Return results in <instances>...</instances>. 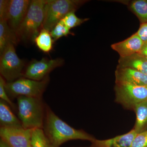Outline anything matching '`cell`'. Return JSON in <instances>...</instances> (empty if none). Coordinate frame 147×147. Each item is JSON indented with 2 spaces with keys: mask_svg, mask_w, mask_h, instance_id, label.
<instances>
[{
  "mask_svg": "<svg viewBox=\"0 0 147 147\" xmlns=\"http://www.w3.org/2000/svg\"><path fill=\"white\" fill-rule=\"evenodd\" d=\"M18 42L16 34L8 26L7 21L0 19V55L9 43L15 45Z\"/></svg>",
  "mask_w": 147,
  "mask_h": 147,
  "instance_id": "obj_16",
  "label": "cell"
},
{
  "mask_svg": "<svg viewBox=\"0 0 147 147\" xmlns=\"http://www.w3.org/2000/svg\"><path fill=\"white\" fill-rule=\"evenodd\" d=\"M70 30L61 20L52 29L50 33L53 41H55L62 37L67 36L69 35H74Z\"/></svg>",
  "mask_w": 147,
  "mask_h": 147,
  "instance_id": "obj_21",
  "label": "cell"
},
{
  "mask_svg": "<svg viewBox=\"0 0 147 147\" xmlns=\"http://www.w3.org/2000/svg\"><path fill=\"white\" fill-rule=\"evenodd\" d=\"M0 147H9L8 145L7 144H6L3 141L2 139H1L0 141Z\"/></svg>",
  "mask_w": 147,
  "mask_h": 147,
  "instance_id": "obj_28",
  "label": "cell"
},
{
  "mask_svg": "<svg viewBox=\"0 0 147 147\" xmlns=\"http://www.w3.org/2000/svg\"><path fill=\"white\" fill-rule=\"evenodd\" d=\"M33 129L21 127H1V139L9 147H31Z\"/></svg>",
  "mask_w": 147,
  "mask_h": 147,
  "instance_id": "obj_9",
  "label": "cell"
},
{
  "mask_svg": "<svg viewBox=\"0 0 147 147\" xmlns=\"http://www.w3.org/2000/svg\"><path fill=\"white\" fill-rule=\"evenodd\" d=\"M14 45L9 43L0 55V73L7 82L23 77L25 67V61L18 57Z\"/></svg>",
  "mask_w": 147,
  "mask_h": 147,
  "instance_id": "obj_6",
  "label": "cell"
},
{
  "mask_svg": "<svg viewBox=\"0 0 147 147\" xmlns=\"http://www.w3.org/2000/svg\"><path fill=\"white\" fill-rule=\"evenodd\" d=\"M139 53L143 55L147 59V42L144 43L142 50Z\"/></svg>",
  "mask_w": 147,
  "mask_h": 147,
  "instance_id": "obj_27",
  "label": "cell"
},
{
  "mask_svg": "<svg viewBox=\"0 0 147 147\" xmlns=\"http://www.w3.org/2000/svg\"><path fill=\"white\" fill-rule=\"evenodd\" d=\"M53 41L50 32L42 28L35 39L34 42L41 51L49 53L53 49Z\"/></svg>",
  "mask_w": 147,
  "mask_h": 147,
  "instance_id": "obj_18",
  "label": "cell"
},
{
  "mask_svg": "<svg viewBox=\"0 0 147 147\" xmlns=\"http://www.w3.org/2000/svg\"><path fill=\"white\" fill-rule=\"evenodd\" d=\"M45 119L44 132L55 147H59L70 140L79 139L92 142L95 139L86 132L68 125L50 108H47Z\"/></svg>",
  "mask_w": 147,
  "mask_h": 147,
  "instance_id": "obj_1",
  "label": "cell"
},
{
  "mask_svg": "<svg viewBox=\"0 0 147 147\" xmlns=\"http://www.w3.org/2000/svg\"><path fill=\"white\" fill-rule=\"evenodd\" d=\"M8 104L0 100L1 127L23 126L19 119L12 113Z\"/></svg>",
  "mask_w": 147,
  "mask_h": 147,
  "instance_id": "obj_15",
  "label": "cell"
},
{
  "mask_svg": "<svg viewBox=\"0 0 147 147\" xmlns=\"http://www.w3.org/2000/svg\"><path fill=\"white\" fill-rule=\"evenodd\" d=\"M130 147H147V129L137 134Z\"/></svg>",
  "mask_w": 147,
  "mask_h": 147,
  "instance_id": "obj_23",
  "label": "cell"
},
{
  "mask_svg": "<svg viewBox=\"0 0 147 147\" xmlns=\"http://www.w3.org/2000/svg\"><path fill=\"white\" fill-rule=\"evenodd\" d=\"M133 108L136 115L134 129L140 133L147 129V100L136 104Z\"/></svg>",
  "mask_w": 147,
  "mask_h": 147,
  "instance_id": "obj_17",
  "label": "cell"
},
{
  "mask_svg": "<svg viewBox=\"0 0 147 147\" xmlns=\"http://www.w3.org/2000/svg\"><path fill=\"white\" fill-rule=\"evenodd\" d=\"M18 117L24 128H42L44 107L41 98L20 96L17 97Z\"/></svg>",
  "mask_w": 147,
  "mask_h": 147,
  "instance_id": "obj_3",
  "label": "cell"
},
{
  "mask_svg": "<svg viewBox=\"0 0 147 147\" xmlns=\"http://www.w3.org/2000/svg\"><path fill=\"white\" fill-rule=\"evenodd\" d=\"M136 34L144 43L147 42V23L141 24Z\"/></svg>",
  "mask_w": 147,
  "mask_h": 147,
  "instance_id": "obj_26",
  "label": "cell"
},
{
  "mask_svg": "<svg viewBox=\"0 0 147 147\" xmlns=\"http://www.w3.org/2000/svg\"><path fill=\"white\" fill-rule=\"evenodd\" d=\"M10 0L0 1V19L6 21Z\"/></svg>",
  "mask_w": 147,
  "mask_h": 147,
  "instance_id": "obj_25",
  "label": "cell"
},
{
  "mask_svg": "<svg viewBox=\"0 0 147 147\" xmlns=\"http://www.w3.org/2000/svg\"><path fill=\"white\" fill-rule=\"evenodd\" d=\"M31 1L29 0H10L6 21L15 33L26 15Z\"/></svg>",
  "mask_w": 147,
  "mask_h": 147,
  "instance_id": "obj_10",
  "label": "cell"
},
{
  "mask_svg": "<svg viewBox=\"0 0 147 147\" xmlns=\"http://www.w3.org/2000/svg\"><path fill=\"white\" fill-rule=\"evenodd\" d=\"M31 147H55L42 128L33 129Z\"/></svg>",
  "mask_w": 147,
  "mask_h": 147,
  "instance_id": "obj_20",
  "label": "cell"
},
{
  "mask_svg": "<svg viewBox=\"0 0 147 147\" xmlns=\"http://www.w3.org/2000/svg\"><path fill=\"white\" fill-rule=\"evenodd\" d=\"M5 84V80L2 76H0V98H1V99L6 102L12 108H14L15 107H14V104L9 97L7 95L8 94L6 91Z\"/></svg>",
  "mask_w": 147,
  "mask_h": 147,
  "instance_id": "obj_24",
  "label": "cell"
},
{
  "mask_svg": "<svg viewBox=\"0 0 147 147\" xmlns=\"http://www.w3.org/2000/svg\"><path fill=\"white\" fill-rule=\"evenodd\" d=\"M47 0H32L24 21L16 32L18 42H34L42 29Z\"/></svg>",
  "mask_w": 147,
  "mask_h": 147,
  "instance_id": "obj_2",
  "label": "cell"
},
{
  "mask_svg": "<svg viewBox=\"0 0 147 147\" xmlns=\"http://www.w3.org/2000/svg\"><path fill=\"white\" fill-rule=\"evenodd\" d=\"M138 133L133 129L126 134L106 140L95 139L91 142L93 147H130Z\"/></svg>",
  "mask_w": 147,
  "mask_h": 147,
  "instance_id": "obj_13",
  "label": "cell"
},
{
  "mask_svg": "<svg viewBox=\"0 0 147 147\" xmlns=\"http://www.w3.org/2000/svg\"><path fill=\"white\" fill-rule=\"evenodd\" d=\"M117 66L135 69L147 75V59L139 53L120 57Z\"/></svg>",
  "mask_w": 147,
  "mask_h": 147,
  "instance_id": "obj_14",
  "label": "cell"
},
{
  "mask_svg": "<svg viewBox=\"0 0 147 147\" xmlns=\"http://www.w3.org/2000/svg\"><path fill=\"white\" fill-rule=\"evenodd\" d=\"M87 1L84 0H47L42 28L50 32L67 13L75 12Z\"/></svg>",
  "mask_w": 147,
  "mask_h": 147,
  "instance_id": "obj_4",
  "label": "cell"
},
{
  "mask_svg": "<svg viewBox=\"0 0 147 147\" xmlns=\"http://www.w3.org/2000/svg\"><path fill=\"white\" fill-rule=\"evenodd\" d=\"M115 90L117 101L127 108L147 100V86L116 83Z\"/></svg>",
  "mask_w": 147,
  "mask_h": 147,
  "instance_id": "obj_7",
  "label": "cell"
},
{
  "mask_svg": "<svg viewBox=\"0 0 147 147\" xmlns=\"http://www.w3.org/2000/svg\"><path fill=\"white\" fill-rule=\"evenodd\" d=\"M144 44L136 33L123 41L112 44L111 47L118 53L120 57H125L140 53Z\"/></svg>",
  "mask_w": 147,
  "mask_h": 147,
  "instance_id": "obj_11",
  "label": "cell"
},
{
  "mask_svg": "<svg viewBox=\"0 0 147 147\" xmlns=\"http://www.w3.org/2000/svg\"><path fill=\"white\" fill-rule=\"evenodd\" d=\"M49 82V76L38 81L25 77L6 83V91L13 97L20 96L41 98Z\"/></svg>",
  "mask_w": 147,
  "mask_h": 147,
  "instance_id": "obj_5",
  "label": "cell"
},
{
  "mask_svg": "<svg viewBox=\"0 0 147 147\" xmlns=\"http://www.w3.org/2000/svg\"><path fill=\"white\" fill-rule=\"evenodd\" d=\"M89 19V18H79L76 16L75 12H71L67 13L61 20L63 21L65 25L71 30L73 28L80 26Z\"/></svg>",
  "mask_w": 147,
  "mask_h": 147,
  "instance_id": "obj_22",
  "label": "cell"
},
{
  "mask_svg": "<svg viewBox=\"0 0 147 147\" xmlns=\"http://www.w3.org/2000/svg\"><path fill=\"white\" fill-rule=\"evenodd\" d=\"M129 8L137 16L141 24L147 23V0L131 1Z\"/></svg>",
  "mask_w": 147,
  "mask_h": 147,
  "instance_id": "obj_19",
  "label": "cell"
},
{
  "mask_svg": "<svg viewBox=\"0 0 147 147\" xmlns=\"http://www.w3.org/2000/svg\"><path fill=\"white\" fill-rule=\"evenodd\" d=\"M64 63V61L61 58L49 59L44 57L40 60H33L26 67L23 77L35 81H41L48 76L51 71L61 66Z\"/></svg>",
  "mask_w": 147,
  "mask_h": 147,
  "instance_id": "obj_8",
  "label": "cell"
},
{
  "mask_svg": "<svg viewBox=\"0 0 147 147\" xmlns=\"http://www.w3.org/2000/svg\"><path fill=\"white\" fill-rule=\"evenodd\" d=\"M116 83L147 86V75L132 69L117 66Z\"/></svg>",
  "mask_w": 147,
  "mask_h": 147,
  "instance_id": "obj_12",
  "label": "cell"
}]
</instances>
